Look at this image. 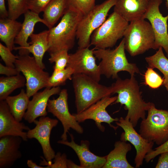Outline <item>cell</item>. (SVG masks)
<instances>
[{
    "label": "cell",
    "mask_w": 168,
    "mask_h": 168,
    "mask_svg": "<svg viewBox=\"0 0 168 168\" xmlns=\"http://www.w3.org/2000/svg\"><path fill=\"white\" fill-rule=\"evenodd\" d=\"M112 94L117 93V99L114 104L124 105L128 110L125 119H128L134 128L140 119L146 118V111L152 102L144 101L139 86L134 76L123 80L119 77L111 86Z\"/></svg>",
    "instance_id": "obj_1"
},
{
    "label": "cell",
    "mask_w": 168,
    "mask_h": 168,
    "mask_svg": "<svg viewBox=\"0 0 168 168\" xmlns=\"http://www.w3.org/2000/svg\"><path fill=\"white\" fill-rule=\"evenodd\" d=\"M83 15L68 8L57 25L49 29V53L62 50L68 51L73 47L79 23Z\"/></svg>",
    "instance_id": "obj_2"
},
{
    "label": "cell",
    "mask_w": 168,
    "mask_h": 168,
    "mask_svg": "<svg viewBox=\"0 0 168 168\" xmlns=\"http://www.w3.org/2000/svg\"><path fill=\"white\" fill-rule=\"evenodd\" d=\"M125 50L123 38L114 49L94 48L93 53L95 57L101 60L98 66L101 75L108 78L117 79L119 77L118 73L121 71L127 72L131 76L140 73L136 64L128 62Z\"/></svg>",
    "instance_id": "obj_3"
},
{
    "label": "cell",
    "mask_w": 168,
    "mask_h": 168,
    "mask_svg": "<svg viewBox=\"0 0 168 168\" xmlns=\"http://www.w3.org/2000/svg\"><path fill=\"white\" fill-rule=\"evenodd\" d=\"M72 80L77 113L82 112L103 98L112 94L110 86L102 85L85 74H74Z\"/></svg>",
    "instance_id": "obj_4"
},
{
    "label": "cell",
    "mask_w": 168,
    "mask_h": 168,
    "mask_svg": "<svg viewBox=\"0 0 168 168\" xmlns=\"http://www.w3.org/2000/svg\"><path fill=\"white\" fill-rule=\"evenodd\" d=\"M130 22L123 38L125 49L129 54L134 57L153 49L155 38L150 23L143 19Z\"/></svg>",
    "instance_id": "obj_5"
},
{
    "label": "cell",
    "mask_w": 168,
    "mask_h": 168,
    "mask_svg": "<svg viewBox=\"0 0 168 168\" xmlns=\"http://www.w3.org/2000/svg\"><path fill=\"white\" fill-rule=\"evenodd\" d=\"M129 22L114 11L93 33L90 45L95 49H105L114 46L124 37Z\"/></svg>",
    "instance_id": "obj_6"
},
{
    "label": "cell",
    "mask_w": 168,
    "mask_h": 168,
    "mask_svg": "<svg viewBox=\"0 0 168 168\" xmlns=\"http://www.w3.org/2000/svg\"><path fill=\"white\" fill-rule=\"evenodd\" d=\"M147 111V117L140 123V134L160 145L168 140V110L158 109L152 102Z\"/></svg>",
    "instance_id": "obj_7"
},
{
    "label": "cell",
    "mask_w": 168,
    "mask_h": 168,
    "mask_svg": "<svg viewBox=\"0 0 168 168\" xmlns=\"http://www.w3.org/2000/svg\"><path fill=\"white\" fill-rule=\"evenodd\" d=\"M116 1L106 0L95 5L88 13L83 16L77 32L78 48L90 47L91 35L105 21L110 10L114 6Z\"/></svg>",
    "instance_id": "obj_8"
},
{
    "label": "cell",
    "mask_w": 168,
    "mask_h": 168,
    "mask_svg": "<svg viewBox=\"0 0 168 168\" xmlns=\"http://www.w3.org/2000/svg\"><path fill=\"white\" fill-rule=\"evenodd\" d=\"M15 66L26 78V92L29 98L47 87L49 74L40 67L34 57L29 54L19 55Z\"/></svg>",
    "instance_id": "obj_9"
},
{
    "label": "cell",
    "mask_w": 168,
    "mask_h": 168,
    "mask_svg": "<svg viewBox=\"0 0 168 168\" xmlns=\"http://www.w3.org/2000/svg\"><path fill=\"white\" fill-rule=\"evenodd\" d=\"M68 93L66 89H63L56 99H49L47 107L48 112L51 113L61 123L63 128L61 136L62 140H67V133L70 128L80 134L83 132V129L76 120L75 116L69 112L68 102Z\"/></svg>",
    "instance_id": "obj_10"
},
{
    "label": "cell",
    "mask_w": 168,
    "mask_h": 168,
    "mask_svg": "<svg viewBox=\"0 0 168 168\" xmlns=\"http://www.w3.org/2000/svg\"><path fill=\"white\" fill-rule=\"evenodd\" d=\"M162 2V0L149 1L142 19H147L152 27L155 38L153 49L156 50L162 47L168 58V14L164 16L161 13L159 7Z\"/></svg>",
    "instance_id": "obj_11"
},
{
    "label": "cell",
    "mask_w": 168,
    "mask_h": 168,
    "mask_svg": "<svg viewBox=\"0 0 168 168\" xmlns=\"http://www.w3.org/2000/svg\"><path fill=\"white\" fill-rule=\"evenodd\" d=\"M89 48H78L74 53L69 54L67 67L72 69L74 74H84L99 82L101 74L96 62V58L93 53L94 48L90 49Z\"/></svg>",
    "instance_id": "obj_12"
},
{
    "label": "cell",
    "mask_w": 168,
    "mask_h": 168,
    "mask_svg": "<svg viewBox=\"0 0 168 168\" xmlns=\"http://www.w3.org/2000/svg\"><path fill=\"white\" fill-rule=\"evenodd\" d=\"M115 123L124 131L121 134L120 140L128 141L134 147L136 152L134 160L135 167H140L142 165L146 155L153 150L154 142L148 141L138 133L128 119L121 117Z\"/></svg>",
    "instance_id": "obj_13"
},
{
    "label": "cell",
    "mask_w": 168,
    "mask_h": 168,
    "mask_svg": "<svg viewBox=\"0 0 168 168\" xmlns=\"http://www.w3.org/2000/svg\"><path fill=\"white\" fill-rule=\"evenodd\" d=\"M117 99V96H108L103 98L79 113L73 114L77 121L82 122L86 120L94 121L98 128L102 132L105 130V127L101 125L105 123L116 130L117 127L111 124L113 122L118 121L119 119L113 118L108 113L106 109L109 105L114 104Z\"/></svg>",
    "instance_id": "obj_14"
},
{
    "label": "cell",
    "mask_w": 168,
    "mask_h": 168,
    "mask_svg": "<svg viewBox=\"0 0 168 168\" xmlns=\"http://www.w3.org/2000/svg\"><path fill=\"white\" fill-rule=\"evenodd\" d=\"M33 123L35 126L28 131V138H35L38 141L45 159L48 163H51L55 154L50 145V135L52 128L57 125L58 121L45 116L40 117L38 120L35 119Z\"/></svg>",
    "instance_id": "obj_15"
},
{
    "label": "cell",
    "mask_w": 168,
    "mask_h": 168,
    "mask_svg": "<svg viewBox=\"0 0 168 168\" xmlns=\"http://www.w3.org/2000/svg\"><path fill=\"white\" fill-rule=\"evenodd\" d=\"M70 142L62 140L57 142L68 146L74 151L79 158L81 168H103L106 162V156H100L95 155L90 150L88 141L82 140L79 145L74 141L72 134H70Z\"/></svg>",
    "instance_id": "obj_16"
},
{
    "label": "cell",
    "mask_w": 168,
    "mask_h": 168,
    "mask_svg": "<svg viewBox=\"0 0 168 168\" xmlns=\"http://www.w3.org/2000/svg\"><path fill=\"white\" fill-rule=\"evenodd\" d=\"M30 129L24 123L15 119L5 100L0 101V138L6 136H18L26 141L27 132L24 130Z\"/></svg>",
    "instance_id": "obj_17"
},
{
    "label": "cell",
    "mask_w": 168,
    "mask_h": 168,
    "mask_svg": "<svg viewBox=\"0 0 168 168\" xmlns=\"http://www.w3.org/2000/svg\"><path fill=\"white\" fill-rule=\"evenodd\" d=\"M61 91L59 86L46 87L41 92H37L30 100L23 119L29 123L34 122L39 117L45 116L48 101L53 95L59 94Z\"/></svg>",
    "instance_id": "obj_18"
},
{
    "label": "cell",
    "mask_w": 168,
    "mask_h": 168,
    "mask_svg": "<svg viewBox=\"0 0 168 168\" xmlns=\"http://www.w3.org/2000/svg\"><path fill=\"white\" fill-rule=\"evenodd\" d=\"M22 140L18 136H6L0 138V168H9L21 157L19 149Z\"/></svg>",
    "instance_id": "obj_19"
},
{
    "label": "cell",
    "mask_w": 168,
    "mask_h": 168,
    "mask_svg": "<svg viewBox=\"0 0 168 168\" xmlns=\"http://www.w3.org/2000/svg\"><path fill=\"white\" fill-rule=\"evenodd\" d=\"M24 14V21L15 40V44L19 45V46L15 47L14 50H18L20 55L29 54L26 49L30 45V43L27 42L28 40L33 33L35 24L41 22L46 25L45 21L39 16L38 14L27 10Z\"/></svg>",
    "instance_id": "obj_20"
},
{
    "label": "cell",
    "mask_w": 168,
    "mask_h": 168,
    "mask_svg": "<svg viewBox=\"0 0 168 168\" xmlns=\"http://www.w3.org/2000/svg\"><path fill=\"white\" fill-rule=\"evenodd\" d=\"M148 0H117L114 11L130 22L142 19L148 5Z\"/></svg>",
    "instance_id": "obj_21"
},
{
    "label": "cell",
    "mask_w": 168,
    "mask_h": 168,
    "mask_svg": "<svg viewBox=\"0 0 168 168\" xmlns=\"http://www.w3.org/2000/svg\"><path fill=\"white\" fill-rule=\"evenodd\" d=\"M132 149L131 145L126 142H116L114 148L106 156L103 168H134L127 161L126 155Z\"/></svg>",
    "instance_id": "obj_22"
},
{
    "label": "cell",
    "mask_w": 168,
    "mask_h": 168,
    "mask_svg": "<svg viewBox=\"0 0 168 168\" xmlns=\"http://www.w3.org/2000/svg\"><path fill=\"white\" fill-rule=\"evenodd\" d=\"M49 30H46L38 34L33 33L30 37V45L26 49L33 55L37 63L43 69L45 68L43 62V57L49 48Z\"/></svg>",
    "instance_id": "obj_23"
},
{
    "label": "cell",
    "mask_w": 168,
    "mask_h": 168,
    "mask_svg": "<svg viewBox=\"0 0 168 168\" xmlns=\"http://www.w3.org/2000/svg\"><path fill=\"white\" fill-rule=\"evenodd\" d=\"M22 23L8 17L0 19V39L11 51L14 50L15 40Z\"/></svg>",
    "instance_id": "obj_24"
},
{
    "label": "cell",
    "mask_w": 168,
    "mask_h": 168,
    "mask_svg": "<svg viewBox=\"0 0 168 168\" xmlns=\"http://www.w3.org/2000/svg\"><path fill=\"white\" fill-rule=\"evenodd\" d=\"M68 8L67 0H51L43 12L46 26L49 29L53 27Z\"/></svg>",
    "instance_id": "obj_25"
},
{
    "label": "cell",
    "mask_w": 168,
    "mask_h": 168,
    "mask_svg": "<svg viewBox=\"0 0 168 168\" xmlns=\"http://www.w3.org/2000/svg\"><path fill=\"white\" fill-rule=\"evenodd\" d=\"M26 91L22 89L18 95L9 96L5 100L10 112L15 119L21 122L27 110L30 101Z\"/></svg>",
    "instance_id": "obj_26"
},
{
    "label": "cell",
    "mask_w": 168,
    "mask_h": 168,
    "mask_svg": "<svg viewBox=\"0 0 168 168\" xmlns=\"http://www.w3.org/2000/svg\"><path fill=\"white\" fill-rule=\"evenodd\" d=\"M26 79L20 74L15 76L0 77V101L6 98L16 89L26 85Z\"/></svg>",
    "instance_id": "obj_27"
},
{
    "label": "cell",
    "mask_w": 168,
    "mask_h": 168,
    "mask_svg": "<svg viewBox=\"0 0 168 168\" xmlns=\"http://www.w3.org/2000/svg\"><path fill=\"white\" fill-rule=\"evenodd\" d=\"M145 59L149 67L156 68L163 74V85L165 87L168 86V58L164 54L162 48L160 47L154 54L146 57Z\"/></svg>",
    "instance_id": "obj_28"
},
{
    "label": "cell",
    "mask_w": 168,
    "mask_h": 168,
    "mask_svg": "<svg viewBox=\"0 0 168 168\" xmlns=\"http://www.w3.org/2000/svg\"><path fill=\"white\" fill-rule=\"evenodd\" d=\"M74 71L69 67L62 70H54L49 78L46 87L52 88L64 85L68 80H72Z\"/></svg>",
    "instance_id": "obj_29"
},
{
    "label": "cell",
    "mask_w": 168,
    "mask_h": 168,
    "mask_svg": "<svg viewBox=\"0 0 168 168\" xmlns=\"http://www.w3.org/2000/svg\"><path fill=\"white\" fill-rule=\"evenodd\" d=\"M8 18L16 20L27 10L26 0H7Z\"/></svg>",
    "instance_id": "obj_30"
},
{
    "label": "cell",
    "mask_w": 168,
    "mask_h": 168,
    "mask_svg": "<svg viewBox=\"0 0 168 168\" xmlns=\"http://www.w3.org/2000/svg\"><path fill=\"white\" fill-rule=\"evenodd\" d=\"M68 51L62 50L49 54V61L51 63H55L54 70H62L66 68L69 59Z\"/></svg>",
    "instance_id": "obj_31"
},
{
    "label": "cell",
    "mask_w": 168,
    "mask_h": 168,
    "mask_svg": "<svg viewBox=\"0 0 168 168\" xmlns=\"http://www.w3.org/2000/svg\"><path fill=\"white\" fill-rule=\"evenodd\" d=\"M68 8L74 9L84 16L95 6L96 0H67Z\"/></svg>",
    "instance_id": "obj_32"
},
{
    "label": "cell",
    "mask_w": 168,
    "mask_h": 168,
    "mask_svg": "<svg viewBox=\"0 0 168 168\" xmlns=\"http://www.w3.org/2000/svg\"><path fill=\"white\" fill-rule=\"evenodd\" d=\"M144 78L145 84L152 89H157L163 84V78L150 67L147 68Z\"/></svg>",
    "instance_id": "obj_33"
},
{
    "label": "cell",
    "mask_w": 168,
    "mask_h": 168,
    "mask_svg": "<svg viewBox=\"0 0 168 168\" xmlns=\"http://www.w3.org/2000/svg\"><path fill=\"white\" fill-rule=\"evenodd\" d=\"M43 161L40 160V166H46L47 168H67L68 159L65 153L61 154L60 152H57L54 158L53 163H48L45 159L42 156Z\"/></svg>",
    "instance_id": "obj_34"
},
{
    "label": "cell",
    "mask_w": 168,
    "mask_h": 168,
    "mask_svg": "<svg viewBox=\"0 0 168 168\" xmlns=\"http://www.w3.org/2000/svg\"><path fill=\"white\" fill-rule=\"evenodd\" d=\"M11 51L7 47L0 43V55L1 59L6 66L15 67V63L17 58V55H14Z\"/></svg>",
    "instance_id": "obj_35"
},
{
    "label": "cell",
    "mask_w": 168,
    "mask_h": 168,
    "mask_svg": "<svg viewBox=\"0 0 168 168\" xmlns=\"http://www.w3.org/2000/svg\"><path fill=\"white\" fill-rule=\"evenodd\" d=\"M51 0H26L27 10L39 14L43 12Z\"/></svg>",
    "instance_id": "obj_36"
},
{
    "label": "cell",
    "mask_w": 168,
    "mask_h": 168,
    "mask_svg": "<svg viewBox=\"0 0 168 168\" xmlns=\"http://www.w3.org/2000/svg\"><path fill=\"white\" fill-rule=\"evenodd\" d=\"M166 152H168V140L147 153L144 159L146 162L148 163L161 153Z\"/></svg>",
    "instance_id": "obj_37"
},
{
    "label": "cell",
    "mask_w": 168,
    "mask_h": 168,
    "mask_svg": "<svg viewBox=\"0 0 168 168\" xmlns=\"http://www.w3.org/2000/svg\"><path fill=\"white\" fill-rule=\"evenodd\" d=\"M20 72L15 67H11L4 66L0 63V74L7 77L17 75Z\"/></svg>",
    "instance_id": "obj_38"
},
{
    "label": "cell",
    "mask_w": 168,
    "mask_h": 168,
    "mask_svg": "<svg viewBox=\"0 0 168 168\" xmlns=\"http://www.w3.org/2000/svg\"><path fill=\"white\" fill-rule=\"evenodd\" d=\"M156 168H168V152L160 154Z\"/></svg>",
    "instance_id": "obj_39"
},
{
    "label": "cell",
    "mask_w": 168,
    "mask_h": 168,
    "mask_svg": "<svg viewBox=\"0 0 168 168\" xmlns=\"http://www.w3.org/2000/svg\"><path fill=\"white\" fill-rule=\"evenodd\" d=\"M0 18L8 17V12L6 7L5 0H0Z\"/></svg>",
    "instance_id": "obj_40"
},
{
    "label": "cell",
    "mask_w": 168,
    "mask_h": 168,
    "mask_svg": "<svg viewBox=\"0 0 168 168\" xmlns=\"http://www.w3.org/2000/svg\"><path fill=\"white\" fill-rule=\"evenodd\" d=\"M27 164L28 167L30 168H47L46 166L44 167L37 165L31 160H28Z\"/></svg>",
    "instance_id": "obj_41"
},
{
    "label": "cell",
    "mask_w": 168,
    "mask_h": 168,
    "mask_svg": "<svg viewBox=\"0 0 168 168\" xmlns=\"http://www.w3.org/2000/svg\"><path fill=\"white\" fill-rule=\"evenodd\" d=\"M67 167L68 168H81L80 166L77 165L76 164L72 161L68 160V161L67 163Z\"/></svg>",
    "instance_id": "obj_42"
},
{
    "label": "cell",
    "mask_w": 168,
    "mask_h": 168,
    "mask_svg": "<svg viewBox=\"0 0 168 168\" xmlns=\"http://www.w3.org/2000/svg\"><path fill=\"white\" fill-rule=\"evenodd\" d=\"M149 1L152 0H148ZM166 2V6L167 8H168V0H165Z\"/></svg>",
    "instance_id": "obj_43"
},
{
    "label": "cell",
    "mask_w": 168,
    "mask_h": 168,
    "mask_svg": "<svg viewBox=\"0 0 168 168\" xmlns=\"http://www.w3.org/2000/svg\"><path fill=\"white\" fill-rule=\"evenodd\" d=\"M166 87V90L168 91V86H166L165 87Z\"/></svg>",
    "instance_id": "obj_44"
}]
</instances>
